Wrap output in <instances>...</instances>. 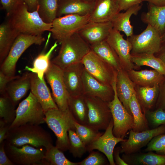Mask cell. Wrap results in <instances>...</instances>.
I'll use <instances>...</instances> for the list:
<instances>
[{"mask_svg": "<svg viewBox=\"0 0 165 165\" xmlns=\"http://www.w3.org/2000/svg\"><path fill=\"white\" fill-rule=\"evenodd\" d=\"M148 10L141 16V21L156 30L161 37L165 32V6L148 3Z\"/></svg>", "mask_w": 165, "mask_h": 165, "instance_id": "cb8c5ba5", "label": "cell"}, {"mask_svg": "<svg viewBox=\"0 0 165 165\" xmlns=\"http://www.w3.org/2000/svg\"><path fill=\"white\" fill-rule=\"evenodd\" d=\"M5 141L17 147L28 145L46 150L53 145L48 132L39 125L29 123L9 128Z\"/></svg>", "mask_w": 165, "mask_h": 165, "instance_id": "6da1fadb", "label": "cell"}, {"mask_svg": "<svg viewBox=\"0 0 165 165\" xmlns=\"http://www.w3.org/2000/svg\"><path fill=\"white\" fill-rule=\"evenodd\" d=\"M28 8L29 11L36 10L38 5V0H23Z\"/></svg>", "mask_w": 165, "mask_h": 165, "instance_id": "f5cc1de1", "label": "cell"}, {"mask_svg": "<svg viewBox=\"0 0 165 165\" xmlns=\"http://www.w3.org/2000/svg\"><path fill=\"white\" fill-rule=\"evenodd\" d=\"M5 143L4 141L0 144V165H14L6 154Z\"/></svg>", "mask_w": 165, "mask_h": 165, "instance_id": "7dc6e473", "label": "cell"}, {"mask_svg": "<svg viewBox=\"0 0 165 165\" xmlns=\"http://www.w3.org/2000/svg\"><path fill=\"white\" fill-rule=\"evenodd\" d=\"M31 73H26L10 82L6 93L16 106L31 88Z\"/></svg>", "mask_w": 165, "mask_h": 165, "instance_id": "d4e9b609", "label": "cell"}, {"mask_svg": "<svg viewBox=\"0 0 165 165\" xmlns=\"http://www.w3.org/2000/svg\"><path fill=\"white\" fill-rule=\"evenodd\" d=\"M44 159L45 165H78V162L69 160L62 151L53 145L46 150Z\"/></svg>", "mask_w": 165, "mask_h": 165, "instance_id": "74e56055", "label": "cell"}, {"mask_svg": "<svg viewBox=\"0 0 165 165\" xmlns=\"http://www.w3.org/2000/svg\"><path fill=\"white\" fill-rule=\"evenodd\" d=\"M143 2H147L157 6H165V0H143Z\"/></svg>", "mask_w": 165, "mask_h": 165, "instance_id": "db71d44e", "label": "cell"}, {"mask_svg": "<svg viewBox=\"0 0 165 165\" xmlns=\"http://www.w3.org/2000/svg\"><path fill=\"white\" fill-rule=\"evenodd\" d=\"M113 122L112 119L103 134L97 140L86 146L87 151L91 152L97 149L102 152L107 157L110 165H115L113 152L116 145L126 139L116 137L112 133Z\"/></svg>", "mask_w": 165, "mask_h": 165, "instance_id": "2e32d148", "label": "cell"}, {"mask_svg": "<svg viewBox=\"0 0 165 165\" xmlns=\"http://www.w3.org/2000/svg\"><path fill=\"white\" fill-rule=\"evenodd\" d=\"M45 123L57 137L55 146L62 152L69 150L68 132L70 129L75 130V121L69 108L50 109L45 112Z\"/></svg>", "mask_w": 165, "mask_h": 165, "instance_id": "3957f363", "label": "cell"}, {"mask_svg": "<svg viewBox=\"0 0 165 165\" xmlns=\"http://www.w3.org/2000/svg\"><path fill=\"white\" fill-rule=\"evenodd\" d=\"M141 4L133 6L124 13H119L111 21L113 28L123 32L127 37L134 34L133 27L131 25L130 18L133 15H136L141 8Z\"/></svg>", "mask_w": 165, "mask_h": 165, "instance_id": "83f0119b", "label": "cell"}, {"mask_svg": "<svg viewBox=\"0 0 165 165\" xmlns=\"http://www.w3.org/2000/svg\"><path fill=\"white\" fill-rule=\"evenodd\" d=\"M84 69L82 62L71 65L63 70V77L70 97L83 94L82 75Z\"/></svg>", "mask_w": 165, "mask_h": 165, "instance_id": "d6986e66", "label": "cell"}, {"mask_svg": "<svg viewBox=\"0 0 165 165\" xmlns=\"http://www.w3.org/2000/svg\"><path fill=\"white\" fill-rule=\"evenodd\" d=\"M68 107L76 122L81 124L87 125L88 108L84 94L70 97Z\"/></svg>", "mask_w": 165, "mask_h": 165, "instance_id": "1f68e13d", "label": "cell"}, {"mask_svg": "<svg viewBox=\"0 0 165 165\" xmlns=\"http://www.w3.org/2000/svg\"><path fill=\"white\" fill-rule=\"evenodd\" d=\"M88 0V1H95L96 0Z\"/></svg>", "mask_w": 165, "mask_h": 165, "instance_id": "9f6ffc18", "label": "cell"}, {"mask_svg": "<svg viewBox=\"0 0 165 165\" xmlns=\"http://www.w3.org/2000/svg\"><path fill=\"white\" fill-rule=\"evenodd\" d=\"M90 14L84 16L70 14L56 17L50 30L53 38L61 43L78 32L88 22Z\"/></svg>", "mask_w": 165, "mask_h": 165, "instance_id": "52a82bcc", "label": "cell"}, {"mask_svg": "<svg viewBox=\"0 0 165 165\" xmlns=\"http://www.w3.org/2000/svg\"><path fill=\"white\" fill-rule=\"evenodd\" d=\"M45 40L42 35L19 34L7 56L0 64V71L8 75H15L17 62L23 53L31 45H41Z\"/></svg>", "mask_w": 165, "mask_h": 165, "instance_id": "5b68a950", "label": "cell"}, {"mask_svg": "<svg viewBox=\"0 0 165 165\" xmlns=\"http://www.w3.org/2000/svg\"><path fill=\"white\" fill-rule=\"evenodd\" d=\"M120 12L119 0H96L89 22L111 21Z\"/></svg>", "mask_w": 165, "mask_h": 165, "instance_id": "ffe728a7", "label": "cell"}, {"mask_svg": "<svg viewBox=\"0 0 165 165\" xmlns=\"http://www.w3.org/2000/svg\"><path fill=\"white\" fill-rule=\"evenodd\" d=\"M154 55L160 59L165 64V39L162 41L159 50Z\"/></svg>", "mask_w": 165, "mask_h": 165, "instance_id": "816d5d0a", "label": "cell"}, {"mask_svg": "<svg viewBox=\"0 0 165 165\" xmlns=\"http://www.w3.org/2000/svg\"><path fill=\"white\" fill-rule=\"evenodd\" d=\"M116 78L112 84L114 93V98L108 102V106L113 122V134L116 137L124 138L128 132L133 128L134 119L118 97L116 89Z\"/></svg>", "mask_w": 165, "mask_h": 165, "instance_id": "9c48e42d", "label": "cell"}, {"mask_svg": "<svg viewBox=\"0 0 165 165\" xmlns=\"http://www.w3.org/2000/svg\"><path fill=\"white\" fill-rule=\"evenodd\" d=\"M10 125L6 124L2 119H0V144L6 139L9 129Z\"/></svg>", "mask_w": 165, "mask_h": 165, "instance_id": "681fc988", "label": "cell"}, {"mask_svg": "<svg viewBox=\"0 0 165 165\" xmlns=\"http://www.w3.org/2000/svg\"><path fill=\"white\" fill-rule=\"evenodd\" d=\"M132 47L131 53L155 54L159 50L162 40L158 32L149 25L141 33L128 37Z\"/></svg>", "mask_w": 165, "mask_h": 165, "instance_id": "4fadbf2b", "label": "cell"}, {"mask_svg": "<svg viewBox=\"0 0 165 165\" xmlns=\"http://www.w3.org/2000/svg\"><path fill=\"white\" fill-rule=\"evenodd\" d=\"M106 40L115 51L119 59L122 68L126 71L134 68L131 60V44L125 39L120 31L113 28Z\"/></svg>", "mask_w": 165, "mask_h": 165, "instance_id": "9a60e30c", "label": "cell"}, {"mask_svg": "<svg viewBox=\"0 0 165 165\" xmlns=\"http://www.w3.org/2000/svg\"><path fill=\"white\" fill-rule=\"evenodd\" d=\"M160 85L151 87H143L135 85L137 98L143 112L150 110L156 103L160 90Z\"/></svg>", "mask_w": 165, "mask_h": 165, "instance_id": "f1b7e54d", "label": "cell"}, {"mask_svg": "<svg viewBox=\"0 0 165 165\" xmlns=\"http://www.w3.org/2000/svg\"><path fill=\"white\" fill-rule=\"evenodd\" d=\"M5 142L6 154L14 165H45L44 148H36L28 145L19 147Z\"/></svg>", "mask_w": 165, "mask_h": 165, "instance_id": "ba28073f", "label": "cell"}, {"mask_svg": "<svg viewBox=\"0 0 165 165\" xmlns=\"http://www.w3.org/2000/svg\"><path fill=\"white\" fill-rule=\"evenodd\" d=\"M19 75L9 76L0 71V94L6 93L7 85L13 80L19 78Z\"/></svg>", "mask_w": 165, "mask_h": 165, "instance_id": "f6af8a7d", "label": "cell"}, {"mask_svg": "<svg viewBox=\"0 0 165 165\" xmlns=\"http://www.w3.org/2000/svg\"><path fill=\"white\" fill-rule=\"evenodd\" d=\"M145 114L149 127L155 128L165 125V111L161 108H157L154 111L148 110Z\"/></svg>", "mask_w": 165, "mask_h": 165, "instance_id": "60d3db41", "label": "cell"}, {"mask_svg": "<svg viewBox=\"0 0 165 165\" xmlns=\"http://www.w3.org/2000/svg\"><path fill=\"white\" fill-rule=\"evenodd\" d=\"M135 85L129 78L126 71L122 68L117 71L116 82L117 95L124 107L131 115L129 102L135 91Z\"/></svg>", "mask_w": 165, "mask_h": 165, "instance_id": "603a6c76", "label": "cell"}, {"mask_svg": "<svg viewBox=\"0 0 165 165\" xmlns=\"http://www.w3.org/2000/svg\"><path fill=\"white\" fill-rule=\"evenodd\" d=\"M90 47L92 51L117 71L123 68L118 57L106 40Z\"/></svg>", "mask_w": 165, "mask_h": 165, "instance_id": "4dcf8cb0", "label": "cell"}, {"mask_svg": "<svg viewBox=\"0 0 165 165\" xmlns=\"http://www.w3.org/2000/svg\"><path fill=\"white\" fill-rule=\"evenodd\" d=\"M68 133L69 152L75 157H81L87 151L86 146L75 130L70 129Z\"/></svg>", "mask_w": 165, "mask_h": 165, "instance_id": "ab89813d", "label": "cell"}, {"mask_svg": "<svg viewBox=\"0 0 165 165\" xmlns=\"http://www.w3.org/2000/svg\"><path fill=\"white\" fill-rule=\"evenodd\" d=\"M120 153V147L115 148L113 152V157L116 165H128L119 155Z\"/></svg>", "mask_w": 165, "mask_h": 165, "instance_id": "f907efd6", "label": "cell"}, {"mask_svg": "<svg viewBox=\"0 0 165 165\" xmlns=\"http://www.w3.org/2000/svg\"><path fill=\"white\" fill-rule=\"evenodd\" d=\"M82 63L86 70L101 83L112 85L117 71L91 50L83 58Z\"/></svg>", "mask_w": 165, "mask_h": 165, "instance_id": "8fae6325", "label": "cell"}, {"mask_svg": "<svg viewBox=\"0 0 165 165\" xmlns=\"http://www.w3.org/2000/svg\"><path fill=\"white\" fill-rule=\"evenodd\" d=\"M16 118L9 128L26 124L39 125L45 123V112L41 105L30 92L28 96L19 105Z\"/></svg>", "mask_w": 165, "mask_h": 165, "instance_id": "8992f818", "label": "cell"}, {"mask_svg": "<svg viewBox=\"0 0 165 165\" xmlns=\"http://www.w3.org/2000/svg\"><path fill=\"white\" fill-rule=\"evenodd\" d=\"M165 134V125L141 132L129 131L127 139L121 142L120 153L130 154L137 152L148 144L152 139L158 135Z\"/></svg>", "mask_w": 165, "mask_h": 165, "instance_id": "5bb4252c", "label": "cell"}, {"mask_svg": "<svg viewBox=\"0 0 165 165\" xmlns=\"http://www.w3.org/2000/svg\"><path fill=\"white\" fill-rule=\"evenodd\" d=\"M90 152L86 158L78 162V165H103L107 163L105 157L99 152L92 151Z\"/></svg>", "mask_w": 165, "mask_h": 165, "instance_id": "7bdbcfd3", "label": "cell"}, {"mask_svg": "<svg viewBox=\"0 0 165 165\" xmlns=\"http://www.w3.org/2000/svg\"><path fill=\"white\" fill-rule=\"evenodd\" d=\"M57 42L56 41L47 52H42L33 61L32 67L26 66L25 69L36 74L42 80L44 78V75L50 66L51 62L50 57L52 53L58 46Z\"/></svg>", "mask_w": 165, "mask_h": 165, "instance_id": "e575fe53", "label": "cell"}, {"mask_svg": "<svg viewBox=\"0 0 165 165\" xmlns=\"http://www.w3.org/2000/svg\"><path fill=\"white\" fill-rule=\"evenodd\" d=\"M45 75L50 86L53 98L58 108L63 111L67 110L69 108L70 96L64 83L63 70L51 62Z\"/></svg>", "mask_w": 165, "mask_h": 165, "instance_id": "7c38bea8", "label": "cell"}, {"mask_svg": "<svg viewBox=\"0 0 165 165\" xmlns=\"http://www.w3.org/2000/svg\"><path fill=\"white\" fill-rule=\"evenodd\" d=\"M19 34L8 21L0 26V64L8 55L15 39Z\"/></svg>", "mask_w": 165, "mask_h": 165, "instance_id": "f546056e", "label": "cell"}, {"mask_svg": "<svg viewBox=\"0 0 165 165\" xmlns=\"http://www.w3.org/2000/svg\"><path fill=\"white\" fill-rule=\"evenodd\" d=\"M15 106L6 93L0 94V118L10 126L16 117Z\"/></svg>", "mask_w": 165, "mask_h": 165, "instance_id": "8d00e7d4", "label": "cell"}, {"mask_svg": "<svg viewBox=\"0 0 165 165\" xmlns=\"http://www.w3.org/2000/svg\"><path fill=\"white\" fill-rule=\"evenodd\" d=\"M88 108V126L97 130H105L112 119L108 102L85 95Z\"/></svg>", "mask_w": 165, "mask_h": 165, "instance_id": "30bf717a", "label": "cell"}, {"mask_svg": "<svg viewBox=\"0 0 165 165\" xmlns=\"http://www.w3.org/2000/svg\"><path fill=\"white\" fill-rule=\"evenodd\" d=\"M95 4V1L86 0H59L57 17L70 14H90Z\"/></svg>", "mask_w": 165, "mask_h": 165, "instance_id": "7402d4cb", "label": "cell"}, {"mask_svg": "<svg viewBox=\"0 0 165 165\" xmlns=\"http://www.w3.org/2000/svg\"><path fill=\"white\" fill-rule=\"evenodd\" d=\"M3 9L7 15L10 16L17 8L23 2V0H0Z\"/></svg>", "mask_w": 165, "mask_h": 165, "instance_id": "ee69618b", "label": "cell"}, {"mask_svg": "<svg viewBox=\"0 0 165 165\" xmlns=\"http://www.w3.org/2000/svg\"><path fill=\"white\" fill-rule=\"evenodd\" d=\"M75 131L86 146L97 140L103 134L87 125L81 124L75 120Z\"/></svg>", "mask_w": 165, "mask_h": 165, "instance_id": "f35d334b", "label": "cell"}, {"mask_svg": "<svg viewBox=\"0 0 165 165\" xmlns=\"http://www.w3.org/2000/svg\"><path fill=\"white\" fill-rule=\"evenodd\" d=\"M122 158L128 165H165V155L155 153L153 151L144 153H123Z\"/></svg>", "mask_w": 165, "mask_h": 165, "instance_id": "4316f807", "label": "cell"}, {"mask_svg": "<svg viewBox=\"0 0 165 165\" xmlns=\"http://www.w3.org/2000/svg\"><path fill=\"white\" fill-rule=\"evenodd\" d=\"M112 29L111 21L89 22L78 33L90 46H91L106 40Z\"/></svg>", "mask_w": 165, "mask_h": 165, "instance_id": "ac0fdd59", "label": "cell"}, {"mask_svg": "<svg viewBox=\"0 0 165 165\" xmlns=\"http://www.w3.org/2000/svg\"><path fill=\"white\" fill-rule=\"evenodd\" d=\"M164 80L161 83L162 87H160L159 93L156 105L157 108H161L165 111V80Z\"/></svg>", "mask_w": 165, "mask_h": 165, "instance_id": "bcb514c9", "label": "cell"}, {"mask_svg": "<svg viewBox=\"0 0 165 165\" xmlns=\"http://www.w3.org/2000/svg\"><path fill=\"white\" fill-rule=\"evenodd\" d=\"M83 94L98 98L109 102L113 99L112 85L104 84L93 77L85 69L82 75Z\"/></svg>", "mask_w": 165, "mask_h": 165, "instance_id": "e0dca14e", "label": "cell"}, {"mask_svg": "<svg viewBox=\"0 0 165 165\" xmlns=\"http://www.w3.org/2000/svg\"><path fill=\"white\" fill-rule=\"evenodd\" d=\"M59 53L51 61L63 70L68 66L82 62L91 50L90 45L78 33L62 41Z\"/></svg>", "mask_w": 165, "mask_h": 165, "instance_id": "277c9868", "label": "cell"}, {"mask_svg": "<svg viewBox=\"0 0 165 165\" xmlns=\"http://www.w3.org/2000/svg\"><path fill=\"white\" fill-rule=\"evenodd\" d=\"M145 152L155 151L156 153L165 155V134H162L153 138L147 145Z\"/></svg>", "mask_w": 165, "mask_h": 165, "instance_id": "b9f144b4", "label": "cell"}, {"mask_svg": "<svg viewBox=\"0 0 165 165\" xmlns=\"http://www.w3.org/2000/svg\"><path fill=\"white\" fill-rule=\"evenodd\" d=\"M39 5L37 9L29 11L24 2L10 16L9 21L19 34L38 35L46 31H50L52 23L45 22L39 13Z\"/></svg>", "mask_w": 165, "mask_h": 165, "instance_id": "7a4b0ae2", "label": "cell"}, {"mask_svg": "<svg viewBox=\"0 0 165 165\" xmlns=\"http://www.w3.org/2000/svg\"><path fill=\"white\" fill-rule=\"evenodd\" d=\"M161 38L162 41H163L165 39V32L163 35L161 37Z\"/></svg>", "mask_w": 165, "mask_h": 165, "instance_id": "11a10c76", "label": "cell"}, {"mask_svg": "<svg viewBox=\"0 0 165 165\" xmlns=\"http://www.w3.org/2000/svg\"><path fill=\"white\" fill-rule=\"evenodd\" d=\"M30 89L45 112L50 109L58 108L46 84L44 77L41 80L36 74L31 73Z\"/></svg>", "mask_w": 165, "mask_h": 165, "instance_id": "44dd1931", "label": "cell"}, {"mask_svg": "<svg viewBox=\"0 0 165 165\" xmlns=\"http://www.w3.org/2000/svg\"><path fill=\"white\" fill-rule=\"evenodd\" d=\"M59 0H38L39 13L45 22L52 23L57 17Z\"/></svg>", "mask_w": 165, "mask_h": 165, "instance_id": "d590c367", "label": "cell"}, {"mask_svg": "<svg viewBox=\"0 0 165 165\" xmlns=\"http://www.w3.org/2000/svg\"><path fill=\"white\" fill-rule=\"evenodd\" d=\"M120 11H126L129 8L141 4L143 0H119Z\"/></svg>", "mask_w": 165, "mask_h": 165, "instance_id": "c3c4849f", "label": "cell"}, {"mask_svg": "<svg viewBox=\"0 0 165 165\" xmlns=\"http://www.w3.org/2000/svg\"><path fill=\"white\" fill-rule=\"evenodd\" d=\"M129 107L134 119L132 130L135 132H141L150 129L145 114L137 98L135 91L130 100Z\"/></svg>", "mask_w": 165, "mask_h": 165, "instance_id": "836d02e7", "label": "cell"}, {"mask_svg": "<svg viewBox=\"0 0 165 165\" xmlns=\"http://www.w3.org/2000/svg\"><path fill=\"white\" fill-rule=\"evenodd\" d=\"M132 62L136 66H146L152 68L165 76V64L154 54L131 53Z\"/></svg>", "mask_w": 165, "mask_h": 165, "instance_id": "d6a6232c", "label": "cell"}, {"mask_svg": "<svg viewBox=\"0 0 165 165\" xmlns=\"http://www.w3.org/2000/svg\"><path fill=\"white\" fill-rule=\"evenodd\" d=\"M127 72L135 85L143 87L160 85L164 80V77H165L154 69L137 71L131 69Z\"/></svg>", "mask_w": 165, "mask_h": 165, "instance_id": "484cf974", "label": "cell"}]
</instances>
